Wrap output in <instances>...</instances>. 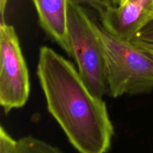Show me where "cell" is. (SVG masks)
<instances>
[{"instance_id":"obj_1","label":"cell","mask_w":153,"mask_h":153,"mask_svg":"<svg viewBox=\"0 0 153 153\" xmlns=\"http://www.w3.org/2000/svg\"><path fill=\"white\" fill-rule=\"evenodd\" d=\"M37 75L47 108L79 153H107L114 128L102 98L94 95L70 61L48 46L39 50Z\"/></svg>"},{"instance_id":"obj_2","label":"cell","mask_w":153,"mask_h":153,"mask_svg":"<svg viewBox=\"0 0 153 153\" xmlns=\"http://www.w3.org/2000/svg\"><path fill=\"white\" fill-rule=\"evenodd\" d=\"M105 62L107 94L112 98L149 94L153 90V56L96 23Z\"/></svg>"},{"instance_id":"obj_3","label":"cell","mask_w":153,"mask_h":153,"mask_svg":"<svg viewBox=\"0 0 153 153\" xmlns=\"http://www.w3.org/2000/svg\"><path fill=\"white\" fill-rule=\"evenodd\" d=\"M69 42L72 57L78 71L94 95L102 98L107 94L105 62L101 40L83 5L75 0L69 1L67 19Z\"/></svg>"},{"instance_id":"obj_4","label":"cell","mask_w":153,"mask_h":153,"mask_svg":"<svg viewBox=\"0 0 153 153\" xmlns=\"http://www.w3.org/2000/svg\"><path fill=\"white\" fill-rule=\"evenodd\" d=\"M30 88L28 67L14 27L0 22V105L4 113L23 107Z\"/></svg>"},{"instance_id":"obj_5","label":"cell","mask_w":153,"mask_h":153,"mask_svg":"<svg viewBox=\"0 0 153 153\" xmlns=\"http://www.w3.org/2000/svg\"><path fill=\"white\" fill-rule=\"evenodd\" d=\"M101 25L116 38L131 42L153 19L150 0H128L123 5L106 7L99 12Z\"/></svg>"},{"instance_id":"obj_6","label":"cell","mask_w":153,"mask_h":153,"mask_svg":"<svg viewBox=\"0 0 153 153\" xmlns=\"http://www.w3.org/2000/svg\"><path fill=\"white\" fill-rule=\"evenodd\" d=\"M70 0H31L39 23L48 36L72 57L67 19Z\"/></svg>"},{"instance_id":"obj_7","label":"cell","mask_w":153,"mask_h":153,"mask_svg":"<svg viewBox=\"0 0 153 153\" xmlns=\"http://www.w3.org/2000/svg\"><path fill=\"white\" fill-rule=\"evenodd\" d=\"M17 151L18 153H63L56 146L32 136H25L19 139Z\"/></svg>"},{"instance_id":"obj_8","label":"cell","mask_w":153,"mask_h":153,"mask_svg":"<svg viewBox=\"0 0 153 153\" xmlns=\"http://www.w3.org/2000/svg\"><path fill=\"white\" fill-rule=\"evenodd\" d=\"M0 153H18L17 140H15L3 126L0 128Z\"/></svg>"},{"instance_id":"obj_9","label":"cell","mask_w":153,"mask_h":153,"mask_svg":"<svg viewBox=\"0 0 153 153\" xmlns=\"http://www.w3.org/2000/svg\"><path fill=\"white\" fill-rule=\"evenodd\" d=\"M134 39L153 44V19L140 30Z\"/></svg>"},{"instance_id":"obj_10","label":"cell","mask_w":153,"mask_h":153,"mask_svg":"<svg viewBox=\"0 0 153 153\" xmlns=\"http://www.w3.org/2000/svg\"><path fill=\"white\" fill-rule=\"evenodd\" d=\"M134 44H135L136 46L140 47V49H142L143 50L146 51V52L149 53L150 55H152L153 56V44L152 43H146V42L141 41V40H137V39H134L132 41Z\"/></svg>"},{"instance_id":"obj_11","label":"cell","mask_w":153,"mask_h":153,"mask_svg":"<svg viewBox=\"0 0 153 153\" xmlns=\"http://www.w3.org/2000/svg\"><path fill=\"white\" fill-rule=\"evenodd\" d=\"M7 2H8V0H0V16H1L0 22H5V20H4V13H5Z\"/></svg>"},{"instance_id":"obj_12","label":"cell","mask_w":153,"mask_h":153,"mask_svg":"<svg viewBox=\"0 0 153 153\" xmlns=\"http://www.w3.org/2000/svg\"><path fill=\"white\" fill-rule=\"evenodd\" d=\"M128 0H118V5H123Z\"/></svg>"},{"instance_id":"obj_13","label":"cell","mask_w":153,"mask_h":153,"mask_svg":"<svg viewBox=\"0 0 153 153\" xmlns=\"http://www.w3.org/2000/svg\"><path fill=\"white\" fill-rule=\"evenodd\" d=\"M150 11L153 15V0H150Z\"/></svg>"}]
</instances>
